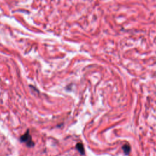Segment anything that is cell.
I'll list each match as a JSON object with an SVG mask.
<instances>
[{"instance_id": "3957f363", "label": "cell", "mask_w": 156, "mask_h": 156, "mask_svg": "<svg viewBox=\"0 0 156 156\" xmlns=\"http://www.w3.org/2000/svg\"><path fill=\"white\" fill-rule=\"evenodd\" d=\"M122 149H123V150L126 155H128L131 152V150L130 145H128V144L124 145L123 146H122Z\"/></svg>"}, {"instance_id": "7a4b0ae2", "label": "cell", "mask_w": 156, "mask_h": 156, "mask_svg": "<svg viewBox=\"0 0 156 156\" xmlns=\"http://www.w3.org/2000/svg\"><path fill=\"white\" fill-rule=\"evenodd\" d=\"M76 148L77 149V150L79 152V153L84 155L85 154V150H84V147L83 143H77V145H76Z\"/></svg>"}, {"instance_id": "6da1fadb", "label": "cell", "mask_w": 156, "mask_h": 156, "mask_svg": "<svg viewBox=\"0 0 156 156\" xmlns=\"http://www.w3.org/2000/svg\"><path fill=\"white\" fill-rule=\"evenodd\" d=\"M20 139L21 142H23V143H26V145L28 147H32L35 145L34 142L32 141L31 135L29 134V130H27L26 133L24 135H22Z\"/></svg>"}]
</instances>
